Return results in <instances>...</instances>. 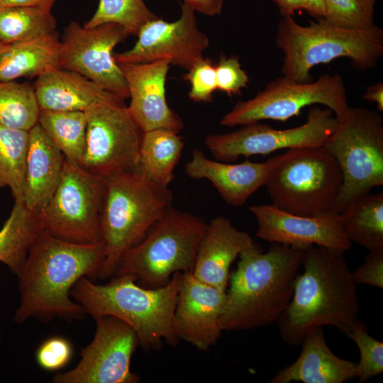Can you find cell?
<instances>
[{
  "mask_svg": "<svg viewBox=\"0 0 383 383\" xmlns=\"http://www.w3.org/2000/svg\"><path fill=\"white\" fill-rule=\"evenodd\" d=\"M173 199L169 187L155 183L137 170L106 178L101 215L106 257L99 279L113 277L121 255L143 239Z\"/></svg>",
  "mask_w": 383,
  "mask_h": 383,
  "instance_id": "cell-6",
  "label": "cell"
},
{
  "mask_svg": "<svg viewBox=\"0 0 383 383\" xmlns=\"http://www.w3.org/2000/svg\"><path fill=\"white\" fill-rule=\"evenodd\" d=\"M206 223L171 206L143 239L121 257L113 276L130 275L140 285L157 288L177 272L192 271Z\"/></svg>",
  "mask_w": 383,
  "mask_h": 383,
  "instance_id": "cell-8",
  "label": "cell"
},
{
  "mask_svg": "<svg viewBox=\"0 0 383 383\" xmlns=\"http://www.w3.org/2000/svg\"><path fill=\"white\" fill-rule=\"evenodd\" d=\"M338 123L331 109L313 106L309 111L306 122L299 126L280 130L255 122L230 133L209 135L205 144L216 160L232 162L240 156L265 155L282 149L323 147Z\"/></svg>",
  "mask_w": 383,
  "mask_h": 383,
  "instance_id": "cell-13",
  "label": "cell"
},
{
  "mask_svg": "<svg viewBox=\"0 0 383 383\" xmlns=\"http://www.w3.org/2000/svg\"><path fill=\"white\" fill-rule=\"evenodd\" d=\"M377 0H324L323 19L335 26L365 30L373 27Z\"/></svg>",
  "mask_w": 383,
  "mask_h": 383,
  "instance_id": "cell-34",
  "label": "cell"
},
{
  "mask_svg": "<svg viewBox=\"0 0 383 383\" xmlns=\"http://www.w3.org/2000/svg\"><path fill=\"white\" fill-rule=\"evenodd\" d=\"M300 345L301 351L291 365L279 370L271 383H343L356 378L357 363L342 359L328 346L323 327L309 331Z\"/></svg>",
  "mask_w": 383,
  "mask_h": 383,
  "instance_id": "cell-22",
  "label": "cell"
},
{
  "mask_svg": "<svg viewBox=\"0 0 383 383\" xmlns=\"http://www.w3.org/2000/svg\"><path fill=\"white\" fill-rule=\"evenodd\" d=\"M51 9L9 6H0V42L10 45L56 32Z\"/></svg>",
  "mask_w": 383,
  "mask_h": 383,
  "instance_id": "cell-30",
  "label": "cell"
},
{
  "mask_svg": "<svg viewBox=\"0 0 383 383\" xmlns=\"http://www.w3.org/2000/svg\"><path fill=\"white\" fill-rule=\"evenodd\" d=\"M123 101L115 98L85 111L86 146L79 166L91 174L106 178L137 170L143 131Z\"/></svg>",
  "mask_w": 383,
  "mask_h": 383,
  "instance_id": "cell-12",
  "label": "cell"
},
{
  "mask_svg": "<svg viewBox=\"0 0 383 383\" xmlns=\"http://www.w3.org/2000/svg\"><path fill=\"white\" fill-rule=\"evenodd\" d=\"M28 134L23 201L39 214L60 183L65 157L38 123Z\"/></svg>",
  "mask_w": 383,
  "mask_h": 383,
  "instance_id": "cell-23",
  "label": "cell"
},
{
  "mask_svg": "<svg viewBox=\"0 0 383 383\" xmlns=\"http://www.w3.org/2000/svg\"><path fill=\"white\" fill-rule=\"evenodd\" d=\"M105 257L103 242L77 243L41 230L17 275L21 301L14 321L22 323L30 318L44 322L55 318L68 321L84 318L87 313L72 299L71 289L84 277L96 282Z\"/></svg>",
  "mask_w": 383,
  "mask_h": 383,
  "instance_id": "cell-1",
  "label": "cell"
},
{
  "mask_svg": "<svg viewBox=\"0 0 383 383\" xmlns=\"http://www.w3.org/2000/svg\"><path fill=\"white\" fill-rule=\"evenodd\" d=\"M347 336L357 346L360 359L357 363L358 382L363 383L383 372V343L372 337L367 326L358 321Z\"/></svg>",
  "mask_w": 383,
  "mask_h": 383,
  "instance_id": "cell-35",
  "label": "cell"
},
{
  "mask_svg": "<svg viewBox=\"0 0 383 383\" xmlns=\"http://www.w3.org/2000/svg\"><path fill=\"white\" fill-rule=\"evenodd\" d=\"M269 168V160L265 162L246 160L233 164L211 160L204 152L195 149L184 170L192 179L209 180L226 204L240 206L265 185Z\"/></svg>",
  "mask_w": 383,
  "mask_h": 383,
  "instance_id": "cell-21",
  "label": "cell"
},
{
  "mask_svg": "<svg viewBox=\"0 0 383 383\" xmlns=\"http://www.w3.org/2000/svg\"><path fill=\"white\" fill-rule=\"evenodd\" d=\"M256 245L248 233L237 229L228 218L217 216L206 225L192 272L200 281L226 291L231 265Z\"/></svg>",
  "mask_w": 383,
  "mask_h": 383,
  "instance_id": "cell-20",
  "label": "cell"
},
{
  "mask_svg": "<svg viewBox=\"0 0 383 383\" xmlns=\"http://www.w3.org/2000/svg\"><path fill=\"white\" fill-rule=\"evenodd\" d=\"M157 18L143 0H99L94 14L84 26L92 28L116 23L123 27L128 34L137 36L148 22Z\"/></svg>",
  "mask_w": 383,
  "mask_h": 383,
  "instance_id": "cell-33",
  "label": "cell"
},
{
  "mask_svg": "<svg viewBox=\"0 0 383 383\" xmlns=\"http://www.w3.org/2000/svg\"><path fill=\"white\" fill-rule=\"evenodd\" d=\"M321 104L340 119L349 108L340 75L324 74L315 82H297L282 76L267 83L252 99L238 101L221 120L227 127L263 120L286 121L307 106Z\"/></svg>",
  "mask_w": 383,
  "mask_h": 383,
  "instance_id": "cell-10",
  "label": "cell"
},
{
  "mask_svg": "<svg viewBox=\"0 0 383 383\" xmlns=\"http://www.w3.org/2000/svg\"><path fill=\"white\" fill-rule=\"evenodd\" d=\"M72 346L62 337L45 340L36 351V361L43 370L55 371L65 367L72 355Z\"/></svg>",
  "mask_w": 383,
  "mask_h": 383,
  "instance_id": "cell-38",
  "label": "cell"
},
{
  "mask_svg": "<svg viewBox=\"0 0 383 383\" xmlns=\"http://www.w3.org/2000/svg\"><path fill=\"white\" fill-rule=\"evenodd\" d=\"M128 35L123 27L116 23L87 28L72 21L60 40L59 66L85 77L125 100L129 98L128 89L114 58L113 49Z\"/></svg>",
  "mask_w": 383,
  "mask_h": 383,
  "instance_id": "cell-14",
  "label": "cell"
},
{
  "mask_svg": "<svg viewBox=\"0 0 383 383\" xmlns=\"http://www.w3.org/2000/svg\"><path fill=\"white\" fill-rule=\"evenodd\" d=\"M40 111L33 85L0 82V126L29 131L38 123Z\"/></svg>",
  "mask_w": 383,
  "mask_h": 383,
  "instance_id": "cell-32",
  "label": "cell"
},
{
  "mask_svg": "<svg viewBox=\"0 0 383 383\" xmlns=\"http://www.w3.org/2000/svg\"><path fill=\"white\" fill-rule=\"evenodd\" d=\"M352 276L357 284L383 289V251L369 252Z\"/></svg>",
  "mask_w": 383,
  "mask_h": 383,
  "instance_id": "cell-39",
  "label": "cell"
},
{
  "mask_svg": "<svg viewBox=\"0 0 383 383\" xmlns=\"http://www.w3.org/2000/svg\"><path fill=\"white\" fill-rule=\"evenodd\" d=\"M343 252L313 245L304 250L292 300L277 321L281 338L300 345L310 331L332 326L347 335L357 323V284Z\"/></svg>",
  "mask_w": 383,
  "mask_h": 383,
  "instance_id": "cell-2",
  "label": "cell"
},
{
  "mask_svg": "<svg viewBox=\"0 0 383 383\" xmlns=\"http://www.w3.org/2000/svg\"><path fill=\"white\" fill-rule=\"evenodd\" d=\"M28 131L0 126V189L9 187L15 201H23Z\"/></svg>",
  "mask_w": 383,
  "mask_h": 383,
  "instance_id": "cell-31",
  "label": "cell"
},
{
  "mask_svg": "<svg viewBox=\"0 0 383 383\" xmlns=\"http://www.w3.org/2000/svg\"><path fill=\"white\" fill-rule=\"evenodd\" d=\"M257 223V236L269 243L305 250L316 245L345 252L352 243L344 234L339 213L309 217L282 211L273 204L250 206Z\"/></svg>",
  "mask_w": 383,
  "mask_h": 383,
  "instance_id": "cell-17",
  "label": "cell"
},
{
  "mask_svg": "<svg viewBox=\"0 0 383 383\" xmlns=\"http://www.w3.org/2000/svg\"><path fill=\"white\" fill-rule=\"evenodd\" d=\"M304 250L271 243L257 244L239 255L230 274L220 316L222 331H243L277 323L288 307L301 269Z\"/></svg>",
  "mask_w": 383,
  "mask_h": 383,
  "instance_id": "cell-3",
  "label": "cell"
},
{
  "mask_svg": "<svg viewBox=\"0 0 383 383\" xmlns=\"http://www.w3.org/2000/svg\"><path fill=\"white\" fill-rule=\"evenodd\" d=\"M7 45H5L0 42V54L3 52V50L6 48Z\"/></svg>",
  "mask_w": 383,
  "mask_h": 383,
  "instance_id": "cell-45",
  "label": "cell"
},
{
  "mask_svg": "<svg viewBox=\"0 0 383 383\" xmlns=\"http://www.w3.org/2000/svg\"><path fill=\"white\" fill-rule=\"evenodd\" d=\"M57 0H1L0 6H33L51 9Z\"/></svg>",
  "mask_w": 383,
  "mask_h": 383,
  "instance_id": "cell-43",
  "label": "cell"
},
{
  "mask_svg": "<svg viewBox=\"0 0 383 383\" xmlns=\"http://www.w3.org/2000/svg\"><path fill=\"white\" fill-rule=\"evenodd\" d=\"M60 40L57 32L7 45L0 54V82L38 77L59 67Z\"/></svg>",
  "mask_w": 383,
  "mask_h": 383,
  "instance_id": "cell-25",
  "label": "cell"
},
{
  "mask_svg": "<svg viewBox=\"0 0 383 383\" xmlns=\"http://www.w3.org/2000/svg\"><path fill=\"white\" fill-rule=\"evenodd\" d=\"M225 296L226 291L200 281L192 271L182 272L173 315L178 340L201 351L215 345L223 331L220 316Z\"/></svg>",
  "mask_w": 383,
  "mask_h": 383,
  "instance_id": "cell-18",
  "label": "cell"
},
{
  "mask_svg": "<svg viewBox=\"0 0 383 383\" xmlns=\"http://www.w3.org/2000/svg\"><path fill=\"white\" fill-rule=\"evenodd\" d=\"M276 44L284 55L283 76L304 83L311 82L313 67L339 57L348 58L361 71L374 67L383 55V30L376 25L365 30L345 28L323 18L301 26L293 16H282Z\"/></svg>",
  "mask_w": 383,
  "mask_h": 383,
  "instance_id": "cell-5",
  "label": "cell"
},
{
  "mask_svg": "<svg viewBox=\"0 0 383 383\" xmlns=\"http://www.w3.org/2000/svg\"><path fill=\"white\" fill-rule=\"evenodd\" d=\"M323 148L335 159L343 184L334 206L340 213L355 199L383 186V119L379 113L350 107Z\"/></svg>",
  "mask_w": 383,
  "mask_h": 383,
  "instance_id": "cell-9",
  "label": "cell"
},
{
  "mask_svg": "<svg viewBox=\"0 0 383 383\" xmlns=\"http://www.w3.org/2000/svg\"><path fill=\"white\" fill-rule=\"evenodd\" d=\"M33 86L40 110L85 111L103 101L119 98L85 77L59 67L39 75Z\"/></svg>",
  "mask_w": 383,
  "mask_h": 383,
  "instance_id": "cell-24",
  "label": "cell"
},
{
  "mask_svg": "<svg viewBox=\"0 0 383 383\" xmlns=\"http://www.w3.org/2000/svg\"><path fill=\"white\" fill-rule=\"evenodd\" d=\"M215 68L217 89L229 96L239 94L249 82V77L236 57L222 55Z\"/></svg>",
  "mask_w": 383,
  "mask_h": 383,
  "instance_id": "cell-37",
  "label": "cell"
},
{
  "mask_svg": "<svg viewBox=\"0 0 383 383\" xmlns=\"http://www.w3.org/2000/svg\"><path fill=\"white\" fill-rule=\"evenodd\" d=\"M282 16H293L296 11L305 9L304 0H272Z\"/></svg>",
  "mask_w": 383,
  "mask_h": 383,
  "instance_id": "cell-41",
  "label": "cell"
},
{
  "mask_svg": "<svg viewBox=\"0 0 383 383\" xmlns=\"http://www.w3.org/2000/svg\"><path fill=\"white\" fill-rule=\"evenodd\" d=\"M213 61L204 58L183 75L190 84L189 96L196 102H209L217 89L216 68Z\"/></svg>",
  "mask_w": 383,
  "mask_h": 383,
  "instance_id": "cell-36",
  "label": "cell"
},
{
  "mask_svg": "<svg viewBox=\"0 0 383 383\" xmlns=\"http://www.w3.org/2000/svg\"><path fill=\"white\" fill-rule=\"evenodd\" d=\"M269 162L264 186L272 204L303 216L335 213L343 173L335 159L323 147L289 149L270 158Z\"/></svg>",
  "mask_w": 383,
  "mask_h": 383,
  "instance_id": "cell-7",
  "label": "cell"
},
{
  "mask_svg": "<svg viewBox=\"0 0 383 383\" xmlns=\"http://www.w3.org/2000/svg\"><path fill=\"white\" fill-rule=\"evenodd\" d=\"M41 230L39 214L28 209L23 201H15L9 218L0 229V262L16 276Z\"/></svg>",
  "mask_w": 383,
  "mask_h": 383,
  "instance_id": "cell-28",
  "label": "cell"
},
{
  "mask_svg": "<svg viewBox=\"0 0 383 383\" xmlns=\"http://www.w3.org/2000/svg\"><path fill=\"white\" fill-rule=\"evenodd\" d=\"M38 123L67 160L80 165L87 139L85 111L40 110Z\"/></svg>",
  "mask_w": 383,
  "mask_h": 383,
  "instance_id": "cell-29",
  "label": "cell"
},
{
  "mask_svg": "<svg viewBox=\"0 0 383 383\" xmlns=\"http://www.w3.org/2000/svg\"><path fill=\"white\" fill-rule=\"evenodd\" d=\"M305 9L311 16L321 19L324 17L325 4L324 0H304Z\"/></svg>",
  "mask_w": 383,
  "mask_h": 383,
  "instance_id": "cell-44",
  "label": "cell"
},
{
  "mask_svg": "<svg viewBox=\"0 0 383 383\" xmlns=\"http://www.w3.org/2000/svg\"><path fill=\"white\" fill-rule=\"evenodd\" d=\"M364 99L376 103L379 111H383V83L378 82L376 84L370 86L363 94Z\"/></svg>",
  "mask_w": 383,
  "mask_h": 383,
  "instance_id": "cell-42",
  "label": "cell"
},
{
  "mask_svg": "<svg viewBox=\"0 0 383 383\" xmlns=\"http://www.w3.org/2000/svg\"><path fill=\"white\" fill-rule=\"evenodd\" d=\"M181 273L153 289L140 285L130 275L114 276L105 284L84 277L74 285L70 295L94 319L103 316L118 318L135 331L145 350H158L163 343L175 346L178 341L173 315Z\"/></svg>",
  "mask_w": 383,
  "mask_h": 383,
  "instance_id": "cell-4",
  "label": "cell"
},
{
  "mask_svg": "<svg viewBox=\"0 0 383 383\" xmlns=\"http://www.w3.org/2000/svg\"><path fill=\"white\" fill-rule=\"evenodd\" d=\"M92 341L81 350V360L72 370L56 374V383H136L140 377L131 370L139 345L135 331L121 319L103 316L95 318Z\"/></svg>",
  "mask_w": 383,
  "mask_h": 383,
  "instance_id": "cell-15",
  "label": "cell"
},
{
  "mask_svg": "<svg viewBox=\"0 0 383 383\" xmlns=\"http://www.w3.org/2000/svg\"><path fill=\"white\" fill-rule=\"evenodd\" d=\"M124 75L131 99L128 107L140 129H166L177 133L184 128L180 116L167 104L165 82L170 62L118 64Z\"/></svg>",
  "mask_w": 383,
  "mask_h": 383,
  "instance_id": "cell-19",
  "label": "cell"
},
{
  "mask_svg": "<svg viewBox=\"0 0 383 383\" xmlns=\"http://www.w3.org/2000/svg\"><path fill=\"white\" fill-rule=\"evenodd\" d=\"M183 4L194 11L213 16L221 13L223 0H184Z\"/></svg>",
  "mask_w": 383,
  "mask_h": 383,
  "instance_id": "cell-40",
  "label": "cell"
},
{
  "mask_svg": "<svg viewBox=\"0 0 383 383\" xmlns=\"http://www.w3.org/2000/svg\"><path fill=\"white\" fill-rule=\"evenodd\" d=\"M178 134L166 129L143 132L136 170L155 183L169 187L184 147Z\"/></svg>",
  "mask_w": 383,
  "mask_h": 383,
  "instance_id": "cell-26",
  "label": "cell"
},
{
  "mask_svg": "<svg viewBox=\"0 0 383 383\" xmlns=\"http://www.w3.org/2000/svg\"><path fill=\"white\" fill-rule=\"evenodd\" d=\"M341 228L352 243L369 252L383 251V193L365 194L340 213Z\"/></svg>",
  "mask_w": 383,
  "mask_h": 383,
  "instance_id": "cell-27",
  "label": "cell"
},
{
  "mask_svg": "<svg viewBox=\"0 0 383 383\" xmlns=\"http://www.w3.org/2000/svg\"><path fill=\"white\" fill-rule=\"evenodd\" d=\"M182 13L174 22L159 18L148 22L140 30L133 48L114 53L118 64L145 63L167 60L187 71L204 58L209 39L199 30L194 12L180 4Z\"/></svg>",
  "mask_w": 383,
  "mask_h": 383,
  "instance_id": "cell-16",
  "label": "cell"
},
{
  "mask_svg": "<svg viewBox=\"0 0 383 383\" xmlns=\"http://www.w3.org/2000/svg\"><path fill=\"white\" fill-rule=\"evenodd\" d=\"M106 178L65 158L60 183L39 213L43 229L77 243L102 242L101 215Z\"/></svg>",
  "mask_w": 383,
  "mask_h": 383,
  "instance_id": "cell-11",
  "label": "cell"
},
{
  "mask_svg": "<svg viewBox=\"0 0 383 383\" xmlns=\"http://www.w3.org/2000/svg\"><path fill=\"white\" fill-rule=\"evenodd\" d=\"M1 0H0V6H1Z\"/></svg>",
  "mask_w": 383,
  "mask_h": 383,
  "instance_id": "cell-46",
  "label": "cell"
}]
</instances>
